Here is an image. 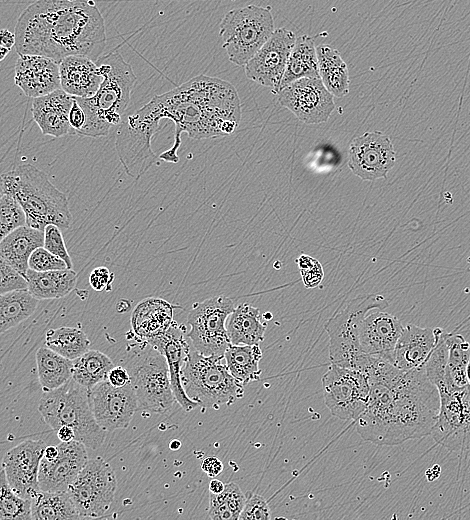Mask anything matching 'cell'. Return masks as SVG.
Wrapping results in <instances>:
<instances>
[{
  "mask_svg": "<svg viewBox=\"0 0 470 520\" xmlns=\"http://www.w3.org/2000/svg\"><path fill=\"white\" fill-rule=\"evenodd\" d=\"M201 468L210 478H214L222 472L223 464L217 457L208 456L202 461Z\"/></svg>",
  "mask_w": 470,
  "mask_h": 520,
  "instance_id": "f5cc1de1",
  "label": "cell"
},
{
  "mask_svg": "<svg viewBox=\"0 0 470 520\" xmlns=\"http://www.w3.org/2000/svg\"><path fill=\"white\" fill-rule=\"evenodd\" d=\"M23 225H26V217L22 207L11 195L3 193L0 197V242Z\"/></svg>",
  "mask_w": 470,
  "mask_h": 520,
  "instance_id": "b9f144b4",
  "label": "cell"
},
{
  "mask_svg": "<svg viewBox=\"0 0 470 520\" xmlns=\"http://www.w3.org/2000/svg\"><path fill=\"white\" fill-rule=\"evenodd\" d=\"M117 488L115 473L102 457L89 459L69 486L80 519L103 516L111 507Z\"/></svg>",
  "mask_w": 470,
  "mask_h": 520,
  "instance_id": "8fae6325",
  "label": "cell"
},
{
  "mask_svg": "<svg viewBox=\"0 0 470 520\" xmlns=\"http://www.w3.org/2000/svg\"><path fill=\"white\" fill-rule=\"evenodd\" d=\"M146 343L166 358L176 402L187 412L198 407L199 404L187 396L181 383V369L190 353L183 334V326L173 321L164 333L146 340Z\"/></svg>",
  "mask_w": 470,
  "mask_h": 520,
  "instance_id": "7402d4cb",
  "label": "cell"
},
{
  "mask_svg": "<svg viewBox=\"0 0 470 520\" xmlns=\"http://www.w3.org/2000/svg\"><path fill=\"white\" fill-rule=\"evenodd\" d=\"M225 488V484L218 479H212L209 482V492L214 494L221 493Z\"/></svg>",
  "mask_w": 470,
  "mask_h": 520,
  "instance_id": "9f6ffc18",
  "label": "cell"
},
{
  "mask_svg": "<svg viewBox=\"0 0 470 520\" xmlns=\"http://www.w3.org/2000/svg\"><path fill=\"white\" fill-rule=\"evenodd\" d=\"M466 377H467V382H468V385L470 387V361L467 365V368H466Z\"/></svg>",
  "mask_w": 470,
  "mask_h": 520,
  "instance_id": "94428289",
  "label": "cell"
},
{
  "mask_svg": "<svg viewBox=\"0 0 470 520\" xmlns=\"http://www.w3.org/2000/svg\"><path fill=\"white\" fill-rule=\"evenodd\" d=\"M36 365L43 392L54 390L72 378L73 361L47 346L37 350Z\"/></svg>",
  "mask_w": 470,
  "mask_h": 520,
  "instance_id": "e575fe53",
  "label": "cell"
},
{
  "mask_svg": "<svg viewBox=\"0 0 470 520\" xmlns=\"http://www.w3.org/2000/svg\"><path fill=\"white\" fill-rule=\"evenodd\" d=\"M45 344L58 354L74 360L89 350L90 340L81 329L64 326L48 330Z\"/></svg>",
  "mask_w": 470,
  "mask_h": 520,
  "instance_id": "f35d334b",
  "label": "cell"
},
{
  "mask_svg": "<svg viewBox=\"0 0 470 520\" xmlns=\"http://www.w3.org/2000/svg\"><path fill=\"white\" fill-rule=\"evenodd\" d=\"M25 279L27 290L38 300L58 299L75 288L77 273L68 268L44 272L28 269Z\"/></svg>",
  "mask_w": 470,
  "mask_h": 520,
  "instance_id": "f1b7e54d",
  "label": "cell"
},
{
  "mask_svg": "<svg viewBox=\"0 0 470 520\" xmlns=\"http://www.w3.org/2000/svg\"><path fill=\"white\" fill-rule=\"evenodd\" d=\"M279 103L306 124L326 122L335 103L320 77L295 80L276 93Z\"/></svg>",
  "mask_w": 470,
  "mask_h": 520,
  "instance_id": "9a60e30c",
  "label": "cell"
},
{
  "mask_svg": "<svg viewBox=\"0 0 470 520\" xmlns=\"http://www.w3.org/2000/svg\"><path fill=\"white\" fill-rule=\"evenodd\" d=\"M304 77H319L316 46L309 35L296 37L278 91Z\"/></svg>",
  "mask_w": 470,
  "mask_h": 520,
  "instance_id": "1f68e13d",
  "label": "cell"
},
{
  "mask_svg": "<svg viewBox=\"0 0 470 520\" xmlns=\"http://www.w3.org/2000/svg\"><path fill=\"white\" fill-rule=\"evenodd\" d=\"M322 386L333 416L355 421L366 408L370 391L366 373L331 363L322 376Z\"/></svg>",
  "mask_w": 470,
  "mask_h": 520,
  "instance_id": "4fadbf2b",
  "label": "cell"
},
{
  "mask_svg": "<svg viewBox=\"0 0 470 520\" xmlns=\"http://www.w3.org/2000/svg\"><path fill=\"white\" fill-rule=\"evenodd\" d=\"M318 72L326 89L335 97H343L349 92L347 64L338 50L328 44L316 47Z\"/></svg>",
  "mask_w": 470,
  "mask_h": 520,
  "instance_id": "4dcf8cb0",
  "label": "cell"
},
{
  "mask_svg": "<svg viewBox=\"0 0 470 520\" xmlns=\"http://www.w3.org/2000/svg\"><path fill=\"white\" fill-rule=\"evenodd\" d=\"M61 89L73 97L93 96L103 81L99 66L90 58L71 55L59 62Z\"/></svg>",
  "mask_w": 470,
  "mask_h": 520,
  "instance_id": "484cf974",
  "label": "cell"
},
{
  "mask_svg": "<svg viewBox=\"0 0 470 520\" xmlns=\"http://www.w3.org/2000/svg\"><path fill=\"white\" fill-rule=\"evenodd\" d=\"M107 380L115 387H122L130 383V375L127 368L114 366L108 373Z\"/></svg>",
  "mask_w": 470,
  "mask_h": 520,
  "instance_id": "816d5d0a",
  "label": "cell"
},
{
  "mask_svg": "<svg viewBox=\"0 0 470 520\" xmlns=\"http://www.w3.org/2000/svg\"><path fill=\"white\" fill-rule=\"evenodd\" d=\"M72 361V379L87 389L106 380L115 366L105 353L90 349Z\"/></svg>",
  "mask_w": 470,
  "mask_h": 520,
  "instance_id": "74e56055",
  "label": "cell"
},
{
  "mask_svg": "<svg viewBox=\"0 0 470 520\" xmlns=\"http://www.w3.org/2000/svg\"><path fill=\"white\" fill-rule=\"evenodd\" d=\"M57 437L61 442L75 440V434L71 427L63 425L56 431Z\"/></svg>",
  "mask_w": 470,
  "mask_h": 520,
  "instance_id": "11a10c76",
  "label": "cell"
},
{
  "mask_svg": "<svg viewBox=\"0 0 470 520\" xmlns=\"http://www.w3.org/2000/svg\"><path fill=\"white\" fill-rule=\"evenodd\" d=\"M261 359L262 350L259 344H230L224 352V360L229 372L243 386L260 380L259 362Z\"/></svg>",
  "mask_w": 470,
  "mask_h": 520,
  "instance_id": "d6a6232c",
  "label": "cell"
},
{
  "mask_svg": "<svg viewBox=\"0 0 470 520\" xmlns=\"http://www.w3.org/2000/svg\"><path fill=\"white\" fill-rule=\"evenodd\" d=\"M14 82L28 97L47 95L61 88L59 63L41 55H19Z\"/></svg>",
  "mask_w": 470,
  "mask_h": 520,
  "instance_id": "603a6c76",
  "label": "cell"
},
{
  "mask_svg": "<svg viewBox=\"0 0 470 520\" xmlns=\"http://www.w3.org/2000/svg\"><path fill=\"white\" fill-rule=\"evenodd\" d=\"M387 306L388 301L382 295L372 294L355 298L336 311L325 324L332 364L365 373L373 357L365 355L360 348V324L370 310H383Z\"/></svg>",
  "mask_w": 470,
  "mask_h": 520,
  "instance_id": "ba28073f",
  "label": "cell"
},
{
  "mask_svg": "<svg viewBox=\"0 0 470 520\" xmlns=\"http://www.w3.org/2000/svg\"><path fill=\"white\" fill-rule=\"evenodd\" d=\"M295 40L293 31L286 28L275 29L272 36L245 64L246 77L271 88L272 93L276 94Z\"/></svg>",
  "mask_w": 470,
  "mask_h": 520,
  "instance_id": "ac0fdd59",
  "label": "cell"
},
{
  "mask_svg": "<svg viewBox=\"0 0 470 520\" xmlns=\"http://www.w3.org/2000/svg\"><path fill=\"white\" fill-rule=\"evenodd\" d=\"M16 42L15 34L10 32L8 29H2L0 30V45L11 49Z\"/></svg>",
  "mask_w": 470,
  "mask_h": 520,
  "instance_id": "db71d44e",
  "label": "cell"
},
{
  "mask_svg": "<svg viewBox=\"0 0 470 520\" xmlns=\"http://www.w3.org/2000/svg\"><path fill=\"white\" fill-rule=\"evenodd\" d=\"M365 373L369 398L355 420L364 441L394 446L430 435L439 413L440 395L424 366L403 370L373 357Z\"/></svg>",
  "mask_w": 470,
  "mask_h": 520,
  "instance_id": "7a4b0ae2",
  "label": "cell"
},
{
  "mask_svg": "<svg viewBox=\"0 0 470 520\" xmlns=\"http://www.w3.org/2000/svg\"><path fill=\"white\" fill-rule=\"evenodd\" d=\"M246 500L239 519L259 520L270 519V508L268 502L261 495L247 492Z\"/></svg>",
  "mask_w": 470,
  "mask_h": 520,
  "instance_id": "7dc6e473",
  "label": "cell"
},
{
  "mask_svg": "<svg viewBox=\"0 0 470 520\" xmlns=\"http://www.w3.org/2000/svg\"><path fill=\"white\" fill-rule=\"evenodd\" d=\"M114 281V273L107 267H96L89 275V283L96 291H110Z\"/></svg>",
  "mask_w": 470,
  "mask_h": 520,
  "instance_id": "681fc988",
  "label": "cell"
},
{
  "mask_svg": "<svg viewBox=\"0 0 470 520\" xmlns=\"http://www.w3.org/2000/svg\"><path fill=\"white\" fill-rule=\"evenodd\" d=\"M403 330L400 320L382 309L370 310L359 328V344L365 355L393 364L394 350Z\"/></svg>",
  "mask_w": 470,
  "mask_h": 520,
  "instance_id": "44dd1931",
  "label": "cell"
},
{
  "mask_svg": "<svg viewBox=\"0 0 470 520\" xmlns=\"http://www.w3.org/2000/svg\"><path fill=\"white\" fill-rule=\"evenodd\" d=\"M57 446L55 459L41 458L38 472L40 490L67 491L89 460L87 447L79 441L61 442Z\"/></svg>",
  "mask_w": 470,
  "mask_h": 520,
  "instance_id": "ffe728a7",
  "label": "cell"
},
{
  "mask_svg": "<svg viewBox=\"0 0 470 520\" xmlns=\"http://www.w3.org/2000/svg\"><path fill=\"white\" fill-rule=\"evenodd\" d=\"M18 55H41L58 63L79 55L97 61L106 46L104 18L93 0H37L18 17Z\"/></svg>",
  "mask_w": 470,
  "mask_h": 520,
  "instance_id": "3957f363",
  "label": "cell"
},
{
  "mask_svg": "<svg viewBox=\"0 0 470 520\" xmlns=\"http://www.w3.org/2000/svg\"><path fill=\"white\" fill-rule=\"evenodd\" d=\"M57 455H58V446L51 445V446L45 447L42 458L46 459V460H53L56 458Z\"/></svg>",
  "mask_w": 470,
  "mask_h": 520,
  "instance_id": "6f0895ef",
  "label": "cell"
},
{
  "mask_svg": "<svg viewBox=\"0 0 470 520\" xmlns=\"http://www.w3.org/2000/svg\"><path fill=\"white\" fill-rule=\"evenodd\" d=\"M173 306L159 298L141 301L133 311L131 323L139 337L148 340L164 333L173 322Z\"/></svg>",
  "mask_w": 470,
  "mask_h": 520,
  "instance_id": "83f0119b",
  "label": "cell"
},
{
  "mask_svg": "<svg viewBox=\"0 0 470 520\" xmlns=\"http://www.w3.org/2000/svg\"><path fill=\"white\" fill-rule=\"evenodd\" d=\"M43 247L65 261L68 269H73L71 257L67 251L62 232L55 224H48L44 230Z\"/></svg>",
  "mask_w": 470,
  "mask_h": 520,
  "instance_id": "ee69618b",
  "label": "cell"
},
{
  "mask_svg": "<svg viewBox=\"0 0 470 520\" xmlns=\"http://www.w3.org/2000/svg\"><path fill=\"white\" fill-rule=\"evenodd\" d=\"M85 120V113L74 98L69 112V123L72 129V134H76L84 126Z\"/></svg>",
  "mask_w": 470,
  "mask_h": 520,
  "instance_id": "f907efd6",
  "label": "cell"
},
{
  "mask_svg": "<svg viewBox=\"0 0 470 520\" xmlns=\"http://www.w3.org/2000/svg\"><path fill=\"white\" fill-rule=\"evenodd\" d=\"M43 421L55 432L63 425L73 429L75 440L96 450L105 441L104 431L91 410L88 389L72 378L62 386L44 392L38 405Z\"/></svg>",
  "mask_w": 470,
  "mask_h": 520,
  "instance_id": "8992f818",
  "label": "cell"
},
{
  "mask_svg": "<svg viewBox=\"0 0 470 520\" xmlns=\"http://www.w3.org/2000/svg\"><path fill=\"white\" fill-rule=\"evenodd\" d=\"M88 399L96 421L106 432L127 428L139 409L131 383L115 387L103 380L88 389Z\"/></svg>",
  "mask_w": 470,
  "mask_h": 520,
  "instance_id": "2e32d148",
  "label": "cell"
},
{
  "mask_svg": "<svg viewBox=\"0 0 470 520\" xmlns=\"http://www.w3.org/2000/svg\"><path fill=\"white\" fill-rule=\"evenodd\" d=\"M274 31L270 8L248 5L232 9L224 15L219 36L229 61L245 66Z\"/></svg>",
  "mask_w": 470,
  "mask_h": 520,
  "instance_id": "9c48e42d",
  "label": "cell"
},
{
  "mask_svg": "<svg viewBox=\"0 0 470 520\" xmlns=\"http://www.w3.org/2000/svg\"><path fill=\"white\" fill-rule=\"evenodd\" d=\"M31 518L34 520L80 519L67 491H38L31 498Z\"/></svg>",
  "mask_w": 470,
  "mask_h": 520,
  "instance_id": "d590c367",
  "label": "cell"
},
{
  "mask_svg": "<svg viewBox=\"0 0 470 520\" xmlns=\"http://www.w3.org/2000/svg\"><path fill=\"white\" fill-rule=\"evenodd\" d=\"M139 408L158 414L171 410L175 400L166 358L149 345L127 366Z\"/></svg>",
  "mask_w": 470,
  "mask_h": 520,
  "instance_id": "30bf717a",
  "label": "cell"
},
{
  "mask_svg": "<svg viewBox=\"0 0 470 520\" xmlns=\"http://www.w3.org/2000/svg\"><path fill=\"white\" fill-rule=\"evenodd\" d=\"M448 332L443 330L437 344L424 364V369L430 381L439 389L444 383L445 367L448 358Z\"/></svg>",
  "mask_w": 470,
  "mask_h": 520,
  "instance_id": "7bdbcfd3",
  "label": "cell"
},
{
  "mask_svg": "<svg viewBox=\"0 0 470 520\" xmlns=\"http://www.w3.org/2000/svg\"><path fill=\"white\" fill-rule=\"evenodd\" d=\"M27 289L26 279L0 256V294Z\"/></svg>",
  "mask_w": 470,
  "mask_h": 520,
  "instance_id": "c3c4849f",
  "label": "cell"
},
{
  "mask_svg": "<svg viewBox=\"0 0 470 520\" xmlns=\"http://www.w3.org/2000/svg\"><path fill=\"white\" fill-rule=\"evenodd\" d=\"M29 269L44 272L66 269L64 260L46 250L43 246L35 249L28 260Z\"/></svg>",
  "mask_w": 470,
  "mask_h": 520,
  "instance_id": "f6af8a7d",
  "label": "cell"
},
{
  "mask_svg": "<svg viewBox=\"0 0 470 520\" xmlns=\"http://www.w3.org/2000/svg\"><path fill=\"white\" fill-rule=\"evenodd\" d=\"M234 308L233 300L225 295L208 298L193 306L187 317L191 327L187 336L195 350L206 356H224L231 344L226 321Z\"/></svg>",
  "mask_w": 470,
  "mask_h": 520,
  "instance_id": "7c38bea8",
  "label": "cell"
},
{
  "mask_svg": "<svg viewBox=\"0 0 470 520\" xmlns=\"http://www.w3.org/2000/svg\"><path fill=\"white\" fill-rule=\"evenodd\" d=\"M9 49L0 45V62L3 61L9 53Z\"/></svg>",
  "mask_w": 470,
  "mask_h": 520,
  "instance_id": "680465c9",
  "label": "cell"
},
{
  "mask_svg": "<svg viewBox=\"0 0 470 520\" xmlns=\"http://www.w3.org/2000/svg\"><path fill=\"white\" fill-rule=\"evenodd\" d=\"M3 193H4V190H3V182H2L1 175H0V197L3 195Z\"/></svg>",
  "mask_w": 470,
  "mask_h": 520,
  "instance_id": "6125c7cd",
  "label": "cell"
},
{
  "mask_svg": "<svg viewBox=\"0 0 470 520\" xmlns=\"http://www.w3.org/2000/svg\"><path fill=\"white\" fill-rule=\"evenodd\" d=\"M226 328L231 344L253 345L263 341L266 324L261 322L258 308L242 303L229 315Z\"/></svg>",
  "mask_w": 470,
  "mask_h": 520,
  "instance_id": "f546056e",
  "label": "cell"
},
{
  "mask_svg": "<svg viewBox=\"0 0 470 520\" xmlns=\"http://www.w3.org/2000/svg\"><path fill=\"white\" fill-rule=\"evenodd\" d=\"M46 444L42 440H25L6 452L2 469L13 491L29 499L40 491L38 472Z\"/></svg>",
  "mask_w": 470,
  "mask_h": 520,
  "instance_id": "d6986e66",
  "label": "cell"
},
{
  "mask_svg": "<svg viewBox=\"0 0 470 520\" xmlns=\"http://www.w3.org/2000/svg\"><path fill=\"white\" fill-rule=\"evenodd\" d=\"M296 262L305 287L315 288L321 284L324 273L317 259L308 255H301L297 258Z\"/></svg>",
  "mask_w": 470,
  "mask_h": 520,
  "instance_id": "bcb514c9",
  "label": "cell"
},
{
  "mask_svg": "<svg viewBox=\"0 0 470 520\" xmlns=\"http://www.w3.org/2000/svg\"><path fill=\"white\" fill-rule=\"evenodd\" d=\"M223 360L224 356H206L194 350L182 366V386L199 406L219 409L244 397V386L234 379Z\"/></svg>",
  "mask_w": 470,
  "mask_h": 520,
  "instance_id": "52a82bcc",
  "label": "cell"
},
{
  "mask_svg": "<svg viewBox=\"0 0 470 520\" xmlns=\"http://www.w3.org/2000/svg\"><path fill=\"white\" fill-rule=\"evenodd\" d=\"M448 358L445 367L444 383L438 389L448 392L468 386L466 368L470 361V344L460 334L448 333Z\"/></svg>",
  "mask_w": 470,
  "mask_h": 520,
  "instance_id": "836d02e7",
  "label": "cell"
},
{
  "mask_svg": "<svg viewBox=\"0 0 470 520\" xmlns=\"http://www.w3.org/2000/svg\"><path fill=\"white\" fill-rule=\"evenodd\" d=\"M96 64L103 75L100 87L91 97H74L86 116L84 126L76 133L81 136H107L118 126L136 81L131 65L117 51L101 56Z\"/></svg>",
  "mask_w": 470,
  "mask_h": 520,
  "instance_id": "277c9868",
  "label": "cell"
},
{
  "mask_svg": "<svg viewBox=\"0 0 470 520\" xmlns=\"http://www.w3.org/2000/svg\"><path fill=\"white\" fill-rule=\"evenodd\" d=\"M38 301L27 289L0 294V334L29 318Z\"/></svg>",
  "mask_w": 470,
  "mask_h": 520,
  "instance_id": "8d00e7d4",
  "label": "cell"
},
{
  "mask_svg": "<svg viewBox=\"0 0 470 520\" xmlns=\"http://www.w3.org/2000/svg\"><path fill=\"white\" fill-rule=\"evenodd\" d=\"M440 409L430 436L451 451L470 450V387L440 392Z\"/></svg>",
  "mask_w": 470,
  "mask_h": 520,
  "instance_id": "5bb4252c",
  "label": "cell"
},
{
  "mask_svg": "<svg viewBox=\"0 0 470 520\" xmlns=\"http://www.w3.org/2000/svg\"><path fill=\"white\" fill-rule=\"evenodd\" d=\"M246 495L236 483L225 485L219 494L209 492V518L213 520H238L244 507Z\"/></svg>",
  "mask_w": 470,
  "mask_h": 520,
  "instance_id": "ab89813d",
  "label": "cell"
},
{
  "mask_svg": "<svg viewBox=\"0 0 470 520\" xmlns=\"http://www.w3.org/2000/svg\"><path fill=\"white\" fill-rule=\"evenodd\" d=\"M442 332L443 329L440 327L422 328L415 324L406 325L396 343L393 364L403 370L423 367Z\"/></svg>",
  "mask_w": 470,
  "mask_h": 520,
  "instance_id": "cb8c5ba5",
  "label": "cell"
},
{
  "mask_svg": "<svg viewBox=\"0 0 470 520\" xmlns=\"http://www.w3.org/2000/svg\"><path fill=\"white\" fill-rule=\"evenodd\" d=\"M0 519H32L31 500L22 498L13 491L3 469L0 470Z\"/></svg>",
  "mask_w": 470,
  "mask_h": 520,
  "instance_id": "60d3db41",
  "label": "cell"
},
{
  "mask_svg": "<svg viewBox=\"0 0 470 520\" xmlns=\"http://www.w3.org/2000/svg\"><path fill=\"white\" fill-rule=\"evenodd\" d=\"M73 96L63 89L36 97L32 102V116L43 135L62 137L72 134L69 112Z\"/></svg>",
  "mask_w": 470,
  "mask_h": 520,
  "instance_id": "d4e9b609",
  "label": "cell"
},
{
  "mask_svg": "<svg viewBox=\"0 0 470 520\" xmlns=\"http://www.w3.org/2000/svg\"><path fill=\"white\" fill-rule=\"evenodd\" d=\"M396 163V152L386 134L365 132L355 137L348 150V166L353 174L366 181L386 178Z\"/></svg>",
  "mask_w": 470,
  "mask_h": 520,
  "instance_id": "e0dca14e",
  "label": "cell"
},
{
  "mask_svg": "<svg viewBox=\"0 0 470 520\" xmlns=\"http://www.w3.org/2000/svg\"><path fill=\"white\" fill-rule=\"evenodd\" d=\"M169 446H170V448H171L172 450H177V449L181 446V443H180V441H178V440L175 439V440H173V441L170 443Z\"/></svg>",
  "mask_w": 470,
  "mask_h": 520,
  "instance_id": "91938a15",
  "label": "cell"
},
{
  "mask_svg": "<svg viewBox=\"0 0 470 520\" xmlns=\"http://www.w3.org/2000/svg\"><path fill=\"white\" fill-rule=\"evenodd\" d=\"M4 193L22 207L26 225L41 231L48 224L68 229L72 215L66 195L57 189L46 173L32 164H22L1 174Z\"/></svg>",
  "mask_w": 470,
  "mask_h": 520,
  "instance_id": "5b68a950",
  "label": "cell"
},
{
  "mask_svg": "<svg viewBox=\"0 0 470 520\" xmlns=\"http://www.w3.org/2000/svg\"><path fill=\"white\" fill-rule=\"evenodd\" d=\"M44 245V232L23 225L12 231L0 242V256L24 278L29 269L32 252Z\"/></svg>",
  "mask_w": 470,
  "mask_h": 520,
  "instance_id": "4316f807",
  "label": "cell"
},
{
  "mask_svg": "<svg viewBox=\"0 0 470 520\" xmlns=\"http://www.w3.org/2000/svg\"><path fill=\"white\" fill-rule=\"evenodd\" d=\"M162 119L175 124L173 146L159 159L177 163L181 133L193 139L228 136L239 126L241 102L228 81L198 75L182 85L154 96L118 125L115 148L125 172L138 179L156 161L151 143Z\"/></svg>",
  "mask_w": 470,
  "mask_h": 520,
  "instance_id": "6da1fadb",
  "label": "cell"
}]
</instances>
